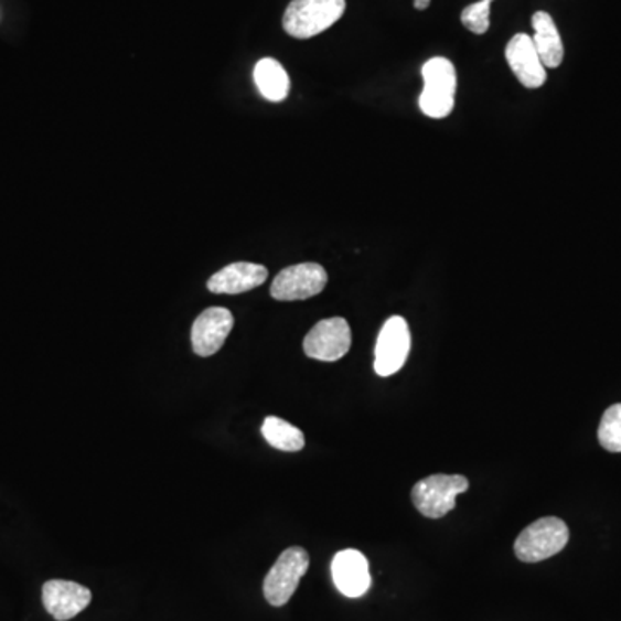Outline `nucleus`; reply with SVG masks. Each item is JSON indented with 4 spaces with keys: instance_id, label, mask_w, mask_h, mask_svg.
I'll return each instance as SVG.
<instances>
[{
    "instance_id": "nucleus-10",
    "label": "nucleus",
    "mask_w": 621,
    "mask_h": 621,
    "mask_svg": "<svg viewBox=\"0 0 621 621\" xmlns=\"http://www.w3.org/2000/svg\"><path fill=\"white\" fill-rule=\"evenodd\" d=\"M332 578L336 589L345 598H363L372 587L368 559L356 549L336 553L332 561Z\"/></svg>"
},
{
    "instance_id": "nucleus-6",
    "label": "nucleus",
    "mask_w": 621,
    "mask_h": 621,
    "mask_svg": "<svg viewBox=\"0 0 621 621\" xmlns=\"http://www.w3.org/2000/svg\"><path fill=\"white\" fill-rule=\"evenodd\" d=\"M411 351V332L403 317H390L382 326L375 347V372L393 376L403 370Z\"/></svg>"
},
{
    "instance_id": "nucleus-13",
    "label": "nucleus",
    "mask_w": 621,
    "mask_h": 621,
    "mask_svg": "<svg viewBox=\"0 0 621 621\" xmlns=\"http://www.w3.org/2000/svg\"><path fill=\"white\" fill-rule=\"evenodd\" d=\"M268 278V269L254 263H234L207 281V289L213 293H244L263 286Z\"/></svg>"
},
{
    "instance_id": "nucleus-11",
    "label": "nucleus",
    "mask_w": 621,
    "mask_h": 621,
    "mask_svg": "<svg viewBox=\"0 0 621 621\" xmlns=\"http://www.w3.org/2000/svg\"><path fill=\"white\" fill-rule=\"evenodd\" d=\"M506 61L520 84L526 88H540L546 84V66L538 57L534 40L526 33H518L507 42Z\"/></svg>"
},
{
    "instance_id": "nucleus-12",
    "label": "nucleus",
    "mask_w": 621,
    "mask_h": 621,
    "mask_svg": "<svg viewBox=\"0 0 621 621\" xmlns=\"http://www.w3.org/2000/svg\"><path fill=\"white\" fill-rule=\"evenodd\" d=\"M45 610L57 621H67L90 604L92 592L87 587L69 580H49L42 589Z\"/></svg>"
},
{
    "instance_id": "nucleus-17",
    "label": "nucleus",
    "mask_w": 621,
    "mask_h": 621,
    "mask_svg": "<svg viewBox=\"0 0 621 621\" xmlns=\"http://www.w3.org/2000/svg\"><path fill=\"white\" fill-rule=\"evenodd\" d=\"M598 439L606 451L621 452V404H613L606 409L599 425Z\"/></svg>"
},
{
    "instance_id": "nucleus-3",
    "label": "nucleus",
    "mask_w": 621,
    "mask_h": 621,
    "mask_svg": "<svg viewBox=\"0 0 621 621\" xmlns=\"http://www.w3.org/2000/svg\"><path fill=\"white\" fill-rule=\"evenodd\" d=\"M570 531L563 520L546 516L537 520L518 535L515 555L523 563H538L553 558L565 549Z\"/></svg>"
},
{
    "instance_id": "nucleus-20",
    "label": "nucleus",
    "mask_w": 621,
    "mask_h": 621,
    "mask_svg": "<svg viewBox=\"0 0 621 621\" xmlns=\"http://www.w3.org/2000/svg\"><path fill=\"white\" fill-rule=\"evenodd\" d=\"M489 2H491V4H492V2H494V0H489Z\"/></svg>"
},
{
    "instance_id": "nucleus-5",
    "label": "nucleus",
    "mask_w": 621,
    "mask_h": 621,
    "mask_svg": "<svg viewBox=\"0 0 621 621\" xmlns=\"http://www.w3.org/2000/svg\"><path fill=\"white\" fill-rule=\"evenodd\" d=\"M308 568V550L302 547H289L283 550L263 583L266 601L275 608L286 606L296 593Z\"/></svg>"
},
{
    "instance_id": "nucleus-19",
    "label": "nucleus",
    "mask_w": 621,
    "mask_h": 621,
    "mask_svg": "<svg viewBox=\"0 0 621 621\" xmlns=\"http://www.w3.org/2000/svg\"><path fill=\"white\" fill-rule=\"evenodd\" d=\"M431 0H415V8L425 11L430 6Z\"/></svg>"
},
{
    "instance_id": "nucleus-14",
    "label": "nucleus",
    "mask_w": 621,
    "mask_h": 621,
    "mask_svg": "<svg viewBox=\"0 0 621 621\" xmlns=\"http://www.w3.org/2000/svg\"><path fill=\"white\" fill-rule=\"evenodd\" d=\"M532 26H534L535 49H537L538 57L543 61L544 66L555 69L561 66L563 57H565V47H563L561 35L553 18L544 11L535 12L532 17Z\"/></svg>"
},
{
    "instance_id": "nucleus-7",
    "label": "nucleus",
    "mask_w": 621,
    "mask_h": 621,
    "mask_svg": "<svg viewBox=\"0 0 621 621\" xmlns=\"http://www.w3.org/2000/svg\"><path fill=\"white\" fill-rule=\"evenodd\" d=\"M329 283L325 268L318 263H302L281 269L271 286V297L277 301H304L323 292Z\"/></svg>"
},
{
    "instance_id": "nucleus-15",
    "label": "nucleus",
    "mask_w": 621,
    "mask_h": 621,
    "mask_svg": "<svg viewBox=\"0 0 621 621\" xmlns=\"http://www.w3.org/2000/svg\"><path fill=\"white\" fill-rule=\"evenodd\" d=\"M254 84L258 87L259 94L269 103H281L289 96L290 78L286 67L271 57H265L256 64Z\"/></svg>"
},
{
    "instance_id": "nucleus-16",
    "label": "nucleus",
    "mask_w": 621,
    "mask_h": 621,
    "mask_svg": "<svg viewBox=\"0 0 621 621\" xmlns=\"http://www.w3.org/2000/svg\"><path fill=\"white\" fill-rule=\"evenodd\" d=\"M261 433L266 442L278 451L297 452L302 451L306 446L304 433L277 416L266 418Z\"/></svg>"
},
{
    "instance_id": "nucleus-8",
    "label": "nucleus",
    "mask_w": 621,
    "mask_h": 621,
    "mask_svg": "<svg viewBox=\"0 0 621 621\" xmlns=\"http://www.w3.org/2000/svg\"><path fill=\"white\" fill-rule=\"evenodd\" d=\"M353 344L351 326L344 318H326L311 329L304 339V353L311 360L333 361L342 360Z\"/></svg>"
},
{
    "instance_id": "nucleus-2",
    "label": "nucleus",
    "mask_w": 621,
    "mask_h": 621,
    "mask_svg": "<svg viewBox=\"0 0 621 621\" xmlns=\"http://www.w3.org/2000/svg\"><path fill=\"white\" fill-rule=\"evenodd\" d=\"M345 0H292L283 14V30L293 39H313L344 17Z\"/></svg>"
},
{
    "instance_id": "nucleus-18",
    "label": "nucleus",
    "mask_w": 621,
    "mask_h": 621,
    "mask_svg": "<svg viewBox=\"0 0 621 621\" xmlns=\"http://www.w3.org/2000/svg\"><path fill=\"white\" fill-rule=\"evenodd\" d=\"M461 23L464 24V29L475 35L488 33L489 26H491V2L480 0V2L464 8L461 12Z\"/></svg>"
},
{
    "instance_id": "nucleus-1",
    "label": "nucleus",
    "mask_w": 621,
    "mask_h": 621,
    "mask_svg": "<svg viewBox=\"0 0 621 621\" xmlns=\"http://www.w3.org/2000/svg\"><path fill=\"white\" fill-rule=\"evenodd\" d=\"M424 90H421V113L428 118H448L454 109L458 75L451 61L446 57H431L424 64Z\"/></svg>"
},
{
    "instance_id": "nucleus-9",
    "label": "nucleus",
    "mask_w": 621,
    "mask_h": 621,
    "mask_svg": "<svg viewBox=\"0 0 621 621\" xmlns=\"http://www.w3.org/2000/svg\"><path fill=\"white\" fill-rule=\"evenodd\" d=\"M234 314L226 308H210L199 314L191 333L194 353L201 357L218 353L234 329Z\"/></svg>"
},
{
    "instance_id": "nucleus-4",
    "label": "nucleus",
    "mask_w": 621,
    "mask_h": 621,
    "mask_svg": "<svg viewBox=\"0 0 621 621\" xmlns=\"http://www.w3.org/2000/svg\"><path fill=\"white\" fill-rule=\"evenodd\" d=\"M470 482L463 475H431L415 483L411 501L427 518L439 520L456 507V497L468 491Z\"/></svg>"
}]
</instances>
